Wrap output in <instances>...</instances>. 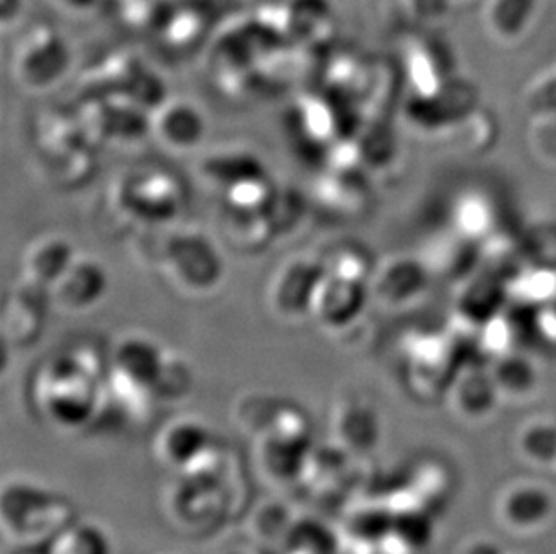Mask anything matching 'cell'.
I'll return each instance as SVG.
<instances>
[{
    "mask_svg": "<svg viewBox=\"0 0 556 554\" xmlns=\"http://www.w3.org/2000/svg\"><path fill=\"white\" fill-rule=\"evenodd\" d=\"M22 10H24V0H0L2 27L8 29L11 24H15L21 18Z\"/></svg>",
    "mask_w": 556,
    "mask_h": 554,
    "instance_id": "obj_38",
    "label": "cell"
},
{
    "mask_svg": "<svg viewBox=\"0 0 556 554\" xmlns=\"http://www.w3.org/2000/svg\"><path fill=\"white\" fill-rule=\"evenodd\" d=\"M278 184L268 177L267 172L249 175V177L231 184L222 191L224 207L231 210L265 211L273 200Z\"/></svg>",
    "mask_w": 556,
    "mask_h": 554,
    "instance_id": "obj_29",
    "label": "cell"
},
{
    "mask_svg": "<svg viewBox=\"0 0 556 554\" xmlns=\"http://www.w3.org/2000/svg\"><path fill=\"white\" fill-rule=\"evenodd\" d=\"M220 554H270L263 550L262 545L245 533L243 539L231 540L229 544L222 547Z\"/></svg>",
    "mask_w": 556,
    "mask_h": 554,
    "instance_id": "obj_37",
    "label": "cell"
},
{
    "mask_svg": "<svg viewBox=\"0 0 556 554\" xmlns=\"http://www.w3.org/2000/svg\"><path fill=\"white\" fill-rule=\"evenodd\" d=\"M530 137L531 150L546 163H556V114L533 117Z\"/></svg>",
    "mask_w": 556,
    "mask_h": 554,
    "instance_id": "obj_35",
    "label": "cell"
},
{
    "mask_svg": "<svg viewBox=\"0 0 556 554\" xmlns=\"http://www.w3.org/2000/svg\"><path fill=\"white\" fill-rule=\"evenodd\" d=\"M199 169L200 177L220 193L231 184L238 182L249 175L267 172L263 166L262 159L257 158L256 153L238 147L213 150L200 161Z\"/></svg>",
    "mask_w": 556,
    "mask_h": 554,
    "instance_id": "obj_22",
    "label": "cell"
},
{
    "mask_svg": "<svg viewBox=\"0 0 556 554\" xmlns=\"http://www.w3.org/2000/svg\"><path fill=\"white\" fill-rule=\"evenodd\" d=\"M295 128L306 142L328 148L339 141V119L330 101L319 96H308L295 106Z\"/></svg>",
    "mask_w": 556,
    "mask_h": 554,
    "instance_id": "obj_26",
    "label": "cell"
},
{
    "mask_svg": "<svg viewBox=\"0 0 556 554\" xmlns=\"http://www.w3.org/2000/svg\"><path fill=\"white\" fill-rule=\"evenodd\" d=\"M54 4L62 5L63 10L74 11V13H84L94 8L100 0H53Z\"/></svg>",
    "mask_w": 556,
    "mask_h": 554,
    "instance_id": "obj_39",
    "label": "cell"
},
{
    "mask_svg": "<svg viewBox=\"0 0 556 554\" xmlns=\"http://www.w3.org/2000/svg\"><path fill=\"white\" fill-rule=\"evenodd\" d=\"M457 554H506L503 545L498 544L497 540L484 539V537H476L459 547Z\"/></svg>",
    "mask_w": 556,
    "mask_h": 554,
    "instance_id": "obj_36",
    "label": "cell"
},
{
    "mask_svg": "<svg viewBox=\"0 0 556 554\" xmlns=\"http://www.w3.org/2000/svg\"><path fill=\"white\" fill-rule=\"evenodd\" d=\"M489 369L501 396L508 402H526L541 388L539 366L525 353L503 351Z\"/></svg>",
    "mask_w": 556,
    "mask_h": 554,
    "instance_id": "obj_21",
    "label": "cell"
},
{
    "mask_svg": "<svg viewBox=\"0 0 556 554\" xmlns=\"http://www.w3.org/2000/svg\"><path fill=\"white\" fill-rule=\"evenodd\" d=\"M330 429L336 443L353 455H364L380 440V419L369 403L358 398H344L336 403Z\"/></svg>",
    "mask_w": 556,
    "mask_h": 554,
    "instance_id": "obj_15",
    "label": "cell"
},
{
    "mask_svg": "<svg viewBox=\"0 0 556 554\" xmlns=\"http://www.w3.org/2000/svg\"><path fill=\"white\" fill-rule=\"evenodd\" d=\"M265 213L273 222L276 235H290L305 218V199L295 189L278 186Z\"/></svg>",
    "mask_w": 556,
    "mask_h": 554,
    "instance_id": "obj_32",
    "label": "cell"
},
{
    "mask_svg": "<svg viewBox=\"0 0 556 554\" xmlns=\"http://www.w3.org/2000/svg\"><path fill=\"white\" fill-rule=\"evenodd\" d=\"M361 189L353 182V173L331 172L326 169L325 175L315 182V199L320 207L330 213L350 215L357 210Z\"/></svg>",
    "mask_w": 556,
    "mask_h": 554,
    "instance_id": "obj_28",
    "label": "cell"
},
{
    "mask_svg": "<svg viewBox=\"0 0 556 554\" xmlns=\"http://www.w3.org/2000/svg\"><path fill=\"white\" fill-rule=\"evenodd\" d=\"M298 522L300 520L295 518L289 504L278 499H270L252 509L249 515L248 534L254 542L262 545L263 550L273 554L289 540Z\"/></svg>",
    "mask_w": 556,
    "mask_h": 554,
    "instance_id": "obj_23",
    "label": "cell"
},
{
    "mask_svg": "<svg viewBox=\"0 0 556 554\" xmlns=\"http://www.w3.org/2000/svg\"><path fill=\"white\" fill-rule=\"evenodd\" d=\"M368 295V282L350 281L325 274L315 288L309 317L326 331L341 333L363 315Z\"/></svg>",
    "mask_w": 556,
    "mask_h": 554,
    "instance_id": "obj_12",
    "label": "cell"
},
{
    "mask_svg": "<svg viewBox=\"0 0 556 554\" xmlns=\"http://www.w3.org/2000/svg\"><path fill=\"white\" fill-rule=\"evenodd\" d=\"M194 375L191 364L177 351L166 350L163 366L155 380L157 403H175L189 396L193 389Z\"/></svg>",
    "mask_w": 556,
    "mask_h": 554,
    "instance_id": "obj_30",
    "label": "cell"
},
{
    "mask_svg": "<svg viewBox=\"0 0 556 554\" xmlns=\"http://www.w3.org/2000/svg\"><path fill=\"white\" fill-rule=\"evenodd\" d=\"M526 106L530 109L533 117L556 114V68L531 81L526 92Z\"/></svg>",
    "mask_w": 556,
    "mask_h": 554,
    "instance_id": "obj_34",
    "label": "cell"
},
{
    "mask_svg": "<svg viewBox=\"0 0 556 554\" xmlns=\"http://www.w3.org/2000/svg\"><path fill=\"white\" fill-rule=\"evenodd\" d=\"M427 287V270L413 257H391L375 268L369 288L386 306H405L420 298Z\"/></svg>",
    "mask_w": 556,
    "mask_h": 554,
    "instance_id": "obj_17",
    "label": "cell"
},
{
    "mask_svg": "<svg viewBox=\"0 0 556 554\" xmlns=\"http://www.w3.org/2000/svg\"><path fill=\"white\" fill-rule=\"evenodd\" d=\"M451 407L457 418L481 424L489 421L504 402L490 369H467L451 388Z\"/></svg>",
    "mask_w": 556,
    "mask_h": 554,
    "instance_id": "obj_18",
    "label": "cell"
},
{
    "mask_svg": "<svg viewBox=\"0 0 556 554\" xmlns=\"http://www.w3.org/2000/svg\"><path fill=\"white\" fill-rule=\"evenodd\" d=\"M71 65V49L62 33L38 24L22 35L11 58L13 79L22 89L43 92L62 81Z\"/></svg>",
    "mask_w": 556,
    "mask_h": 554,
    "instance_id": "obj_6",
    "label": "cell"
},
{
    "mask_svg": "<svg viewBox=\"0 0 556 554\" xmlns=\"http://www.w3.org/2000/svg\"><path fill=\"white\" fill-rule=\"evenodd\" d=\"M48 547V554H112L105 529L89 520H73Z\"/></svg>",
    "mask_w": 556,
    "mask_h": 554,
    "instance_id": "obj_27",
    "label": "cell"
},
{
    "mask_svg": "<svg viewBox=\"0 0 556 554\" xmlns=\"http://www.w3.org/2000/svg\"><path fill=\"white\" fill-rule=\"evenodd\" d=\"M498 522L509 533L531 537L541 533L556 515V495L546 482L522 479L504 488L495 504Z\"/></svg>",
    "mask_w": 556,
    "mask_h": 554,
    "instance_id": "obj_9",
    "label": "cell"
},
{
    "mask_svg": "<svg viewBox=\"0 0 556 554\" xmlns=\"http://www.w3.org/2000/svg\"><path fill=\"white\" fill-rule=\"evenodd\" d=\"M207 131V119L193 101L164 100L152 112V134L172 152L186 153L200 147Z\"/></svg>",
    "mask_w": 556,
    "mask_h": 554,
    "instance_id": "obj_13",
    "label": "cell"
},
{
    "mask_svg": "<svg viewBox=\"0 0 556 554\" xmlns=\"http://www.w3.org/2000/svg\"><path fill=\"white\" fill-rule=\"evenodd\" d=\"M179 177L166 169L142 167L126 173L114 186V205L126 221L163 227L175 221L186 204Z\"/></svg>",
    "mask_w": 556,
    "mask_h": 554,
    "instance_id": "obj_5",
    "label": "cell"
},
{
    "mask_svg": "<svg viewBox=\"0 0 556 554\" xmlns=\"http://www.w3.org/2000/svg\"><path fill=\"white\" fill-rule=\"evenodd\" d=\"M222 240L238 254H257L267 249L278 235L265 211L224 207L218 218Z\"/></svg>",
    "mask_w": 556,
    "mask_h": 554,
    "instance_id": "obj_19",
    "label": "cell"
},
{
    "mask_svg": "<svg viewBox=\"0 0 556 554\" xmlns=\"http://www.w3.org/2000/svg\"><path fill=\"white\" fill-rule=\"evenodd\" d=\"M539 11L541 0H484V26L498 43L511 46L533 29Z\"/></svg>",
    "mask_w": 556,
    "mask_h": 554,
    "instance_id": "obj_20",
    "label": "cell"
},
{
    "mask_svg": "<svg viewBox=\"0 0 556 554\" xmlns=\"http://www.w3.org/2000/svg\"><path fill=\"white\" fill-rule=\"evenodd\" d=\"M74 245L67 236L48 232L38 236L22 254V281L51 290L59 277L65 273L74 256Z\"/></svg>",
    "mask_w": 556,
    "mask_h": 554,
    "instance_id": "obj_16",
    "label": "cell"
},
{
    "mask_svg": "<svg viewBox=\"0 0 556 554\" xmlns=\"http://www.w3.org/2000/svg\"><path fill=\"white\" fill-rule=\"evenodd\" d=\"M515 446L528 465L541 470L556 468V419L547 416L528 419L517 432Z\"/></svg>",
    "mask_w": 556,
    "mask_h": 554,
    "instance_id": "obj_25",
    "label": "cell"
},
{
    "mask_svg": "<svg viewBox=\"0 0 556 554\" xmlns=\"http://www.w3.org/2000/svg\"><path fill=\"white\" fill-rule=\"evenodd\" d=\"M73 520L71 502L54 490L26 479H13L2 488V533L16 550L51 544Z\"/></svg>",
    "mask_w": 556,
    "mask_h": 554,
    "instance_id": "obj_2",
    "label": "cell"
},
{
    "mask_svg": "<svg viewBox=\"0 0 556 554\" xmlns=\"http://www.w3.org/2000/svg\"><path fill=\"white\" fill-rule=\"evenodd\" d=\"M325 274L350 281L371 282L372 268L368 254L355 243H339L320 256Z\"/></svg>",
    "mask_w": 556,
    "mask_h": 554,
    "instance_id": "obj_31",
    "label": "cell"
},
{
    "mask_svg": "<svg viewBox=\"0 0 556 554\" xmlns=\"http://www.w3.org/2000/svg\"><path fill=\"white\" fill-rule=\"evenodd\" d=\"M148 260L164 279L186 295L215 292L226 276V263L220 249L210 235L194 227L166 230L153 238Z\"/></svg>",
    "mask_w": 556,
    "mask_h": 554,
    "instance_id": "obj_3",
    "label": "cell"
},
{
    "mask_svg": "<svg viewBox=\"0 0 556 554\" xmlns=\"http://www.w3.org/2000/svg\"><path fill=\"white\" fill-rule=\"evenodd\" d=\"M109 288L111 277L103 262L90 254H76L49 295L54 309L65 314H85L103 303Z\"/></svg>",
    "mask_w": 556,
    "mask_h": 554,
    "instance_id": "obj_10",
    "label": "cell"
},
{
    "mask_svg": "<svg viewBox=\"0 0 556 554\" xmlns=\"http://www.w3.org/2000/svg\"><path fill=\"white\" fill-rule=\"evenodd\" d=\"M164 353L166 348L150 335L128 331L117 339L112 350L109 372L155 394V380L163 366Z\"/></svg>",
    "mask_w": 556,
    "mask_h": 554,
    "instance_id": "obj_14",
    "label": "cell"
},
{
    "mask_svg": "<svg viewBox=\"0 0 556 554\" xmlns=\"http://www.w3.org/2000/svg\"><path fill=\"white\" fill-rule=\"evenodd\" d=\"M285 8L289 38H295L301 48H314L331 37L333 15L328 0H292Z\"/></svg>",
    "mask_w": 556,
    "mask_h": 554,
    "instance_id": "obj_24",
    "label": "cell"
},
{
    "mask_svg": "<svg viewBox=\"0 0 556 554\" xmlns=\"http://www.w3.org/2000/svg\"><path fill=\"white\" fill-rule=\"evenodd\" d=\"M109 366L92 345H73L43 362L33 382L43 418L62 430L87 427L106 407Z\"/></svg>",
    "mask_w": 556,
    "mask_h": 554,
    "instance_id": "obj_1",
    "label": "cell"
},
{
    "mask_svg": "<svg viewBox=\"0 0 556 554\" xmlns=\"http://www.w3.org/2000/svg\"><path fill=\"white\" fill-rule=\"evenodd\" d=\"M312 430L305 411L287 400L273 424L254 438L257 471L268 482L287 487L301 481L312 452Z\"/></svg>",
    "mask_w": 556,
    "mask_h": 554,
    "instance_id": "obj_4",
    "label": "cell"
},
{
    "mask_svg": "<svg viewBox=\"0 0 556 554\" xmlns=\"http://www.w3.org/2000/svg\"><path fill=\"white\" fill-rule=\"evenodd\" d=\"M325 267L320 257L312 254H295L287 257L268 279V309L278 319L294 323L309 317L315 288Z\"/></svg>",
    "mask_w": 556,
    "mask_h": 554,
    "instance_id": "obj_7",
    "label": "cell"
},
{
    "mask_svg": "<svg viewBox=\"0 0 556 554\" xmlns=\"http://www.w3.org/2000/svg\"><path fill=\"white\" fill-rule=\"evenodd\" d=\"M204 16L193 8H182L164 22L163 38L172 49H188L199 42L204 33Z\"/></svg>",
    "mask_w": 556,
    "mask_h": 554,
    "instance_id": "obj_33",
    "label": "cell"
},
{
    "mask_svg": "<svg viewBox=\"0 0 556 554\" xmlns=\"http://www.w3.org/2000/svg\"><path fill=\"white\" fill-rule=\"evenodd\" d=\"M51 295L46 288L35 287L26 281L16 282L5 293L2 306V342L8 348H27L35 344L48 319Z\"/></svg>",
    "mask_w": 556,
    "mask_h": 554,
    "instance_id": "obj_11",
    "label": "cell"
},
{
    "mask_svg": "<svg viewBox=\"0 0 556 554\" xmlns=\"http://www.w3.org/2000/svg\"><path fill=\"white\" fill-rule=\"evenodd\" d=\"M224 446L199 418H175L164 425L155 440V454L177 474H191L210 466Z\"/></svg>",
    "mask_w": 556,
    "mask_h": 554,
    "instance_id": "obj_8",
    "label": "cell"
}]
</instances>
